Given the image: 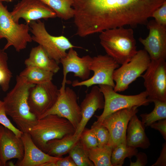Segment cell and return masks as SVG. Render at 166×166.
Returning <instances> with one entry per match:
<instances>
[{"label":"cell","mask_w":166,"mask_h":166,"mask_svg":"<svg viewBox=\"0 0 166 166\" xmlns=\"http://www.w3.org/2000/svg\"><path fill=\"white\" fill-rule=\"evenodd\" d=\"M74 19L86 35L126 25L146 24L166 0H73Z\"/></svg>","instance_id":"cell-1"},{"label":"cell","mask_w":166,"mask_h":166,"mask_svg":"<svg viewBox=\"0 0 166 166\" xmlns=\"http://www.w3.org/2000/svg\"><path fill=\"white\" fill-rule=\"evenodd\" d=\"M34 85L17 75L14 86L3 99L6 115L23 133H28L38 120L30 112L28 102L29 90Z\"/></svg>","instance_id":"cell-2"},{"label":"cell","mask_w":166,"mask_h":166,"mask_svg":"<svg viewBox=\"0 0 166 166\" xmlns=\"http://www.w3.org/2000/svg\"><path fill=\"white\" fill-rule=\"evenodd\" d=\"M100 43L106 54L119 64L129 62L137 52L133 30L120 27L100 33Z\"/></svg>","instance_id":"cell-3"},{"label":"cell","mask_w":166,"mask_h":166,"mask_svg":"<svg viewBox=\"0 0 166 166\" xmlns=\"http://www.w3.org/2000/svg\"><path fill=\"white\" fill-rule=\"evenodd\" d=\"M75 131L72 124L66 118L56 115L49 114L38 119L28 133L36 145L45 152L48 141L74 134Z\"/></svg>","instance_id":"cell-4"},{"label":"cell","mask_w":166,"mask_h":166,"mask_svg":"<svg viewBox=\"0 0 166 166\" xmlns=\"http://www.w3.org/2000/svg\"><path fill=\"white\" fill-rule=\"evenodd\" d=\"M30 30L29 24L15 22L7 6L0 1V39L5 38L7 41L3 50L11 46L18 52L25 49L28 43L32 41L29 33Z\"/></svg>","instance_id":"cell-5"},{"label":"cell","mask_w":166,"mask_h":166,"mask_svg":"<svg viewBox=\"0 0 166 166\" xmlns=\"http://www.w3.org/2000/svg\"><path fill=\"white\" fill-rule=\"evenodd\" d=\"M29 25L33 34L32 41L41 46L49 57L58 63L66 55L67 50L77 47L64 36H55L49 34L44 22L39 20L31 21Z\"/></svg>","instance_id":"cell-6"},{"label":"cell","mask_w":166,"mask_h":166,"mask_svg":"<svg viewBox=\"0 0 166 166\" xmlns=\"http://www.w3.org/2000/svg\"><path fill=\"white\" fill-rule=\"evenodd\" d=\"M98 85L104 96L105 104L102 114L96 116L97 120L94 122L97 123H100L106 117L119 110L134 106H147L150 102L145 91L136 95H126L116 92L111 86Z\"/></svg>","instance_id":"cell-7"},{"label":"cell","mask_w":166,"mask_h":166,"mask_svg":"<svg viewBox=\"0 0 166 166\" xmlns=\"http://www.w3.org/2000/svg\"><path fill=\"white\" fill-rule=\"evenodd\" d=\"M151 62L149 56L144 49L137 51L128 62L116 69L113 77L115 82L114 90L117 92L124 91L129 85L145 71Z\"/></svg>","instance_id":"cell-8"},{"label":"cell","mask_w":166,"mask_h":166,"mask_svg":"<svg viewBox=\"0 0 166 166\" xmlns=\"http://www.w3.org/2000/svg\"><path fill=\"white\" fill-rule=\"evenodd\" d=\"M113 58L107 54L98 55L92 57L89 65L93 75L88 79L80 81H73V87L85 86L89 88L94 85H107L114 87L115 83L113 76L114 70L119 67Z\"/></svg>","instance_id":"cell-9"},{"label":"cell","mask_w":166,"mask_h":166,"mask_svg":"<svg viewBox=\"0 0 166 166\" xmlns=\"http://www.w3.org/2000/svg\"><path fill=\"white\" fill-rule=\"evenodd\" d=\"M60 93L52 81L35 85L30 89L28 97L30 112L38 119L41 118L54 105Z\"/></svg>","instance_id":"cell-10"},{"label":"cell","mask_w":166,"mask_h":166,"mask_svg":"<svg viewBox=\"0 0 166 166\" xmlns=\"http://www.w3.org/2000/svg\"><path fill=\"white\" fill-rule=\"evenodd\" d=\"M165 60H151L145 73L141 76L150 102L154 100L166 101Z\"/></svg>","instance_id":"cell-11"},{"label":"cell","mask_w":166,"mask_h":166,"mask_svg":"<svg viewBox=\"0 0 166 166\" xmlns=\"http://www.w3.org/2000/svg\"><path fill=\"white\" fill-rule=\"evenodd\" d=\"M138 107L134 106L114 112L106 117L99 123L107 128L110 135L108 144L113 149L126 141L128 122L132 117L138 112Z\"/></svg>","instance_id":"cell-12"},{"label":"cell","mask_w":166,"mask_h":166,"mask_svg":"<svg viewBox=\"0 0 166 166\" xmlns=\"http://www.w3.org/2000/svg\"><path fill=\"white\" fill-rule=\"evenodd\" d=\"M59 90L60 95L56 102L42 118L49 114L56 115L69 121L76 130L81 118L77 94L68 87H65L64 90Z\"/></svg>","instance_id":"cell-13"},{"label":"cell","mask_w":166,"mask_h":166,"mask_svg":"<svg viewBox=\"0 0 166 166\" xmlns=\"http://www.w3.org/2000/svg\"><path fill=\"white\" fill-rule=\"evenodd\" d=\"M147 37L140 38L139 42L148 54L151 60L166 59V26L160 25L154 20L148 22Z\"/></svg>","instance_id":"cell-14"},{"label":"cell","mask_w":166,"mask_h":166,"mask_svg":"<svg viewBox=\"0 0 166 166\" xmlns=\"http://www.w3.org/2000/svg\"><path fill=\"white\" fill-rule=\"evenodd\" d=\"M10 14L16 22L19 23L22 18L29 25L32 21L57 17L51 9L40 0H21L14 5Z\"/></svg>","instance_id":"cell-15"},{"label":"cell","mask_w":166,"mask_h":166,"mask_svg":"<svg viewBox=\"0 0 166 166\" xmlns=\"http://www.w3.org/2000/svg\"><path fill=\"white\" fill-rule=\"evenodd\" d=\"M73 48L68 50L66 55L60 61L62 66L63 74L61 86L60 89L61 90H64L66 87V77L68 73H73L74 76L82 81L89 78L90 75L89 65L92 57L89 55L81 57Z\"/></svg>","instance_id":"cell-16"},{"label":"cell","mask_w":166,"mask_h":166,"mask_svg":"<svg viewBox=\"0 0 166 166\" xmlns=\"http://www.w3.org/2000/svg\"><path fill=\"white\" fill-rule=\"evenodd\" d=\"M24 154V146L21 137L0 124V158L3 166L12 159H16L18 161L21 160Z\"/></svg>","instance_id":"cell-17"},{"label":"cell","mask_w":166,"mask_h":166,"mask_svg":"<svg viewBox=\"0 0 166 166\" xmlns=\"http://www.w3.org/2000/svg\"><path fill=\"white\" fill-rule=\"evenodd\" d=\"M104 104V96L99 86L93 85L80 105L81 118L75 134L80 136L81 132L95 112L97 110L103 109Z\"/></svg>","instance_id":"cell-18"},{"label":"cell","mask_w":166,"mask_h":166,"mask_svg":"<svg viewBox=\"0 0 166 166\" xmlns=\"http://www.w3.org/2000/svg\"><path fill=\"white\" fill-rule=\"evenodd\" d=\"M21 137L24 146V156L21 160L17 162L15 166H41L45 163L56 161L60 158L50 156L41 150L28 133H23Z\"/></svg>","instance_id":"cell-19"},{"label":"cell","mask_w":166,"mask_h":166,"mask_svg":"<svg viewBox=\"0 0 166 166\" xmlns=\"http://www.w3.org/2000/svg\"><path fill=\"white\" fill-rule=\"evenodd\" d=\"M145 126L138 118L136 114L130 119L127 127V134L126 135L127 145L136 148H148L150 144L145 131Z\"/></svg>","instance_id":"cell-20"},{"label":"cell","mask_w":166,"mask_h":166,"mask_svg":"<svg viewBox=\"0 0 166 166\" xmlns=\"http://www.w3.org/2000/svg\"><path fill=\"white\" fill-rule=\"evenodd\" d=\"M24 64L26 67H36L54 73L58 72L60 69L58 63L50 58L39 45L32 48L29 56L25 60Z\"/></svg>","instance_id":"cell-21"},{"label":"cell","mask_w":166,"mask_h":166,"mask_svg":"<svg viewBox=\"0 0 166 166\" xmlns=\"http://www.w3.org/2000/svg\"><path fill=\"white\" fill-rule=\"evenodd\" d=\"M80 136L74 134L50 140L46 144L45 152L52 156L61 157L69 153Z\"/></svg>","instance_id":"cell-22"},{"label":"cell","mask_w":166,"mask_h":166,"mask_svg":"<svg viewBox=\"0 0 166 166\" xmlns=\"http://www.w3.org/2000/svg\"><path fill=\"white\" fill-rule=\"evenodd\" d=\"M54 73L34 66H27L19 75L29 83L36 85L52 81Z\"/></svg>","instance_id":"cell-23"},{"label":"cell","mask_w":166,"mask_h":166,"mask_svg":"<svg viewBox=\"0 0 166 166\" xmlns=\"http://www.w3.org/2000/svg\"><path fill=\"white\" fill-rule=\"evenodd\" d=\"M88 157L95 166H112L111 159L113 149L108 144L87 149Z\"/></svg>","instance_id":"cell-24"},{"label":"cell","mask_w":166,"mask_h":166,"mask_svg":"<svg viewBox=\"0 0 166 166\" xmlns=\"http://www.w3.org/2000/svg\"><path fill=\"white\" fill-rule=\"evenodd\" d=\"M51 9L57 16L64 20L73 18L74 10L73 0H40Z\"/></svg>","instance_id":"cell-25"},{"label":"cell","mask_w":166,"mask_h":166,"mask_svg":"<svg viewBox=\"0 0 166 166\" xmlns=\"http://www.w3.org/2000/svg\"><path fill=\"white\" fill-rule=\"evenodd\" d=\"M138 152L136 148L128 146L126 141L119 144L112 151L111 161L112 166H121L126 158H131Z\"/></svg>","instance_id":"cell-26"},{"label":"cell","mask_w":166,"mask_h":166,"mask_svg":"<svg viewBox=\"0 0 166 166\" xmlns=\"http://www.w3.org/2000/svg\"><path fill=\"white\" fill-rule=\"evenodd\" d=\"M152 102L154 104L153 110L149 113H143L140 115L145 127L150 126L157 121L166 119V101L154 100Z\"/></svg>","instance_id":"cell-27"},{"label":"cell","mask_w":166,"mask_h":166,"mask_svg":"<svg viewBox=\"0 0 166 166\" xmlns=\"http://www.w3.org/2000/svg\"><path fill=\"white\" fill-rule=\"evenodd\" d=\"M77 166H94L89 158L87 149L80 139L69 152Z\"/></svg>","instance_id":"cell-28"},{"label":"cell","mask_w":166,"mask_h":166,"mask_svg":"<svg viewBox=\"0 0 166 166\" xmlns=\"http://www.w3.org/2000/svg\"><path fill=\"white\" fill-rule=\"evenodd\" d=\"M8 57L4 50L0 49V86L4 92L7 91L12 77L8 65Z\"/></svg>","instance_id":"cell-29"},{"label":"cell","mask_w":166,"mask_h":166,"mask_svg":"<svg viewBox=\"0 0 166 166\" xmlns=\"http://www.w3.org/2000/svg\"><path fill=\"white\" fill-rule=\"evenodd\" d=\"M91 129L97 137L98 146L102 147L108 144L110 135L106 128L101 124L94 123Z\"/></svg>","instance_id":"cell-30"},{"label":"cell","mask_w":166,"mask_h":166,"mask_svg":"<svg viewBox=\"0 0 166 166\" xmlns=\"http://www.w3.org/2000/svg\"><path fill=\"white\" fill-rule=\"evenodd\" d=\"M80 139L87 149L98 146L97 137L91 129L85 128L81 134Z\"/></svg>","instance_id":"cell-31"},{"label":"cell","mask_w":166,"mask_h":166,"mask_svg":"<svg viewBox=\"0 0 166 166\" xmlns=\"http://www.w3.org/2000/svg\"><path fill=\"white\" fill-rule=\"evenodd\" d=\"M7 115L4 102L0 100V124L12 131L17 136L21 137L23 133L13 124Z\"/></svg>","instance_id":"cell-32"},{"label":"cell","mask_w":166,"mask_h":166,"mask_svg":"<svg viewBox=\"0 0 166 166\" xmlns=\"http://www.w3.org/2000/svg\"><path fill=\"white\" fill-rule=\"evenodd\" d=\"M151 17L158 24L166 26V1L153 11Z\"/></svg>","instance_id":"cell-33"},{"label":"cell","mask_w":166,"mask_h":166,"mask_svg":"<svg viewBox=\"0 0 166 166\" xmlns=\"http://www.w3.org/2000/svg\"><path fill=\"white\" fill-rule=\"evenodd\" d=\"M152 128L157 130L161 134L165 140H166V120L163 119L155 122L150 125Z\"/></svg>","instance_id":"cell-34"},{"label":"cell","mask_w":166,"mask_h":166,"mask_svg":"<svg viewBox=\"0 0 166 166\" xmlns=\"http://www.w3.org/2000/svg\"><path fill=\"white\" fill-rule=\"evenodd\" d=\"M136 160L135 162L130 161L131 166H144L148 163L147 157L146 155L143 152H138L136 156Z\"/></svg>","instance_id":"cell-35"},{"label":"cell","mask_w":166,"mask_h":166,"mask_svg":"<svg viewBox=\"0 0 166 166\" xmlns=\"http://www.w3.org/2000/svg\"><path fill=\"white\" fill-rule=\"evenodd\" d=\"M166 165V143L163 145L162 150L160 156L156 162L152 166H165Z\"/></svg>","instance_id":"cell-36"},{"label":"cell","mask_w":166,"mask_h":166,"mask_svg":"<svg viewBox=\"0 0 166 166\" xmlns=\"http://www.w3.org/2000/svg\"><path fill=\"white\" fill-rule=\"evenodd\" d=\"M55 164L56 166H77L69 155L64 158L60 157Z\"/></svg>","instance_id":"cell-37"},{"label":"cell","mask_w":166,"mask_h":166,"mask_svg":"<svg viewBox=\"0 0 166 166\" xmlns=\"http://www.w3.org/2000/svg\"><path fill=\"white\" fill-rule=\"evenodd\" d=\"M0 166H3L2 160L0 158Z\"/></svg>","instance_id":"cell-38"},{"label":"cell","mask_w":166,"mask_h":166,"mask_svg":"<svg viewBox=\"0 0 166 166\" xmlns=\"http://www.w3.org/2000/svg\"><path fill=\"white\" fill-rule=\"evenodd\" d=\"M14 0H5V2H12Z\"/></svg>","instance_id":"cell-39"},{"label":"cell","mask_w":166,"mask_h":166,"mask_svg":"<svg viewBox=\"0 0 166 166\" xmlns=\"http://www.w3.org/2000/svg\"><path fill=\"white\" fill-rule=\"evenodd\" d=\"M0 1H5V0H0Z\"/></svg>","instance_id":"cell-40"}]
</instances>
